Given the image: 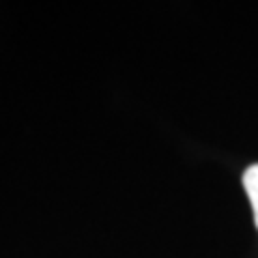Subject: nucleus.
Instances as JSON below:
<instances>
[{
	"mask_svg": "<svg viewBox=\"0 0 258 258\" xmlns=\"http://www.w3.org/2000/svg\"><path fill=\"white\" fill-rule=\"evenodd\" d=\"M243 187L247 191L249 205H252V209H254V222L258 226V164L249 166L243 172Z\"/></svg>",
	"mask_w": 258,
	"mask_h": 258,
	"instance_id": "f257e3e1",
	"label": "nucleus"
}]
</instances>
